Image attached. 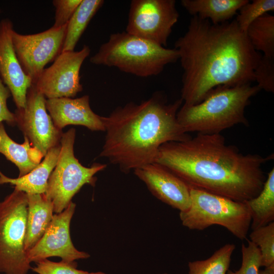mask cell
I'll list each match as a JSON object with an SVG mask.
<instances>
[{"mask_svg": "<svg viewBox=\"0 0 274 274\" xmlns=\"http://www.w3.org/2000/svg\"><path fill=\"white\" fill-rule=\"evenodd\" d=\"M235 249L234 244H226L205 260L189 262V274H226Z\"/></svg>", "mask_w": 274, "mask_h": 274, "instance_id": "obj_24", "label": "cell"}, {"mask_svg": "<svg viewBox=\"0 0 274 274\" xmlns=\"http://www.w3.org/2000/svg\"><path fill=\"white\" fill-rule=\"evenodd\" d=\"M104 3L102 0H82L66 24L61 52L74 51L90 20Z\"/></svg>", "mask_w": 274, "mask_h": 274, "instance_id": "obj_22", "label": "cell"}, {"mask_svg": "<svg viewBox=\"0 0 274 274\" xmlns=\"http://www.w3.org/2000/svg\"><path fill=\"white\" fill-rule=\"evenodd\" d=\"M179 59L178 50L168 49L126 31L111 34L90 58L91 63L118 68L140 77L156 76Z\"/></svg>", "mask_w": 274, "mask_h": 274, "instance_id": "obj_5", "label": "cell"}, {"mask_svg": "<svg viewBox=\"0 0 274 274\" xmlns=\"http://www.w3.org/2000/svg\"><path fill=\"white\" fill-rule=\"evenodd\" d=\"M76 204L71 202L61 212L55 213L44 234L37 243L27 252L30 263L37 262L51 257H58L65 262L86 259L90 255L77 250L70 235V224Z\"/></svg>", "mask_w": 274, "mask_h": 274, "instance_id": "obj_13", "label": "cell"}, {"mask_svg": "<svg viewBox=\"0 0 274 274\" xmlns=\"http://www.w3.org/2000/svg\"><path fill=\"white\" fill-rule=\"evenodd\" d=\"M31 269L38 274H106L101 271L90 272L78 269L75 261L54 262L48 259L36 262V266Z\"/></svg>", "mask_w": 274, "mask_h": 274, "instance_id": "obj_27", "label": "cell"}, {"mask_svg": "<svg viewBox=\"0 0 274 274\" xmlns=\"http://www.w3.org/2000/svg\"><path fill=\"white\" fill-rule=\"evenodd\" d=\"M27 195L14 189L0 202V272L27 274L31 269L25 250Z\"/></svg>", "mask_w": 274, "mask_h": 274, "instance_id": "obj_8", "label": "cell"}, {"mask_svg": "<svg viewBox=\"0 0 274 274\" xmlns=\"http://www.w3.org/2000/svg\"><path fill=\"white\" fill-rule=\"evenodd\" d=\"M133 173L162 202L180 212L189 208L190 186L165 166L154 162L134 169Z\"/></svg>", "mask_w": 274, "mask_h": 274, "instance_id": "obj_14", "label": "cell"}, {"mask_svg": "<svg viewBox=\"0 0 274 274\" xmlns=\"http://www.w3.org/2000/svg\"><path fill=\"white\" fill-rule=\"evenodd\" d=\"M0 153L18 167V177L29 173L44 157L26 137L24 136L23 144L13 141L7 134L3 123H0Z\"/></svg>", "mask_w": 274, "mask_h": 274, "instance_id": "obj_19", "label": "cell"}, {"mask_svg": "<svg viewBox=\"0 0 274 274\" xmlns=\"http://www.w3.org/2000/svg\"><path fill=\"white\" fill-rule=\"evenodd\" d=\"M61 148L60 143L50 149L42 161L27 174L10 178L0 170V185L10 184L14 189L26 194H44L49 178L57 163Z\"/></svg>", "mask_w": 274, "mask_h": 274, "instance_id": "obj_17", "label": "cell"}, {"mask_svg": "<svg viewBox=\"0 0 274 274\" xmlns=\"http://www.w3.org/2000/svg\"><path fill=\"white\" fill-rule=\"evenodd\" d=\"M183 102L180 98L168 104L157 92L140 103L128 102L101 116L106 135L99 156L125 174L154 162L162 144L191 138L177 118Z\"/></svg>", "mask_w": 274, "mask_h": 274, "instance_id": "obj_3", "label": "cell"}, {"mask_svg": "<svg viewBox=\"0 0 274 274\" xmlns=\"http://www.w3.org/2000/svg\"><path fill=\"white\" fill-rule=\"evenodd\" d=\"M254 81L261 89L274 92V57L262 55L254 72Z\"/></svg>", "mask_w": 274, "mask_h": 274, "instance_id": "obj_29", "label": "cell"}, {"mask_svg": "<svg viewBox=\"0 0 274 274\" xmlns=\"http://www.w3.org/2000/svg\"><path fill=\"white\" fill-rule=\"evenodd\" d=\"M13 24L8 18L0 21V78L9 89L17 109L24 108L31 79L24 72L12 39Z\"/></svg>", "mask_w": 274, "mask_h": 274, "instance_id": "obj_15", "label": "cell"}, {"mask_svg": "<svg viewBox=\"0 0 274 274\" xmlns=\"http://www.w3.org/2000/svg\"><path fill=\"white\" fill-rule=\"evenodd\" d=\"M274 10L273 0H254L248 2L239 10L235 20L241 30L246 31L255 20Z\"/></svg>", "mask_w": 274, "mask_h": 274, "instance_id": "obj_26", "label": "cell"}, {"mask_svg": "<svg viewBox=\"0 0 274 274\" xmlns=\"http://www.w3.org/2000/svg\"><path fill=\"white\" fill-rule=\"evenodd\" d=\"M248 0H182V6L192 16L219 24L232 19Z\"/></svg>", "mask_w": 274, "mask_h": 274, "instance_id": "obj_20", "label": "cell"}, {"mask_svg": "<svg viewBox=\"0 0 274 274\" xmlns=\"http://www.w3.org/2000/svg\"><path fill=\"white\" fill-rule=\"evenodd\" d=\"M242 245V261L239 269L235 271L228 270L226 274H258L261 267V254L258 248L251 241Z\"/></svg>", "mask_w": 274, "mask_h": 274, "instance_id": "obj_28", "label": "cell"}, {"mask_svg": "<svg viewBox=\"0 0 274 274\" xmlns=\"http://www.w3.org/2000/svg\"><path fill=\"white\" fill-rule=\"evenodd\" d=\"M75 138L73 128L63 133L58 160L48 181L45 194L52 202L55 213L63 211L84 185L94 186L95 174L107 167V164L99 163H94L90 167L83 165L74 154Z\"/></svg>", "mask_w": 274, "mask_h": 274, "instance_id": "obj_7", "label": "cell"}, {"mask_svg": "<svg viewBox=\"0 0 274 274\" xmlns=\"http://www.w3.org/2000/svg\"><path fill=\"white\" fill-rule=\"evenodd\" d=\"M45 97L32 84L24 108L14 113L16 124L31 144L44 155L60 143L63 132L54 125L46 109Z\"/></svg>", "mask_w": 274, "mask_h": 274, "instance_id": "obj_12", "label": "cell"}, {"mask_svg": "<svg viewBox=\"0 0 274 274\" xmlns=\"http://www.w3.org/2000/svg\"><path fill=\"white\" fill-rule=\"evenodd\" d=\"M260 90L251 83L217 87L199 103L183 104L177 113L178 122L186 133L209 134L220 133L238 124L247 125L245 109Z\"/></svg>", "mask_w": 274, "mask_h": 274, "instance_id": "obj_4", "label": "cell"}, {"mask_svg": "<svg viewBox=\"0 0 274 274\" xmlns=\"http://www.w3.org/2000/svg\"><path fill=\"white\" fill-rule=\"evenodd\" d=\"M82 0H54V23L52 27H61L66 25L76 11Z\"/></svg>", "mask_w": 274, "mask_h": 274, "instance_id": "obj_30", "label": "cell"}, {"mask_svg": "<svg viewBox=\"0 0 274 274\" xmlns=\"http://www.w3.org/2000/svg\"><path fill=\"white\" fill-rule=\"evenodd\" d=\"M271 156L243 154L223 135L198 133L159 148L155 162L167 167L190 187L245 202L256 197L266 180L262 165Z\"/></svg>", "mask_w": 274, "mask_h": 274, "instance_id": "obj_2", "label": "cell"}, {"mask_svg": "<svg viewBox=\"0 0 274 274\" xmlns=\"http://www.w3.org/2000/svg\"><path fill=\"white\" fill-rule=\"evenodd\" d=\"M175 0H133L126 32L165 47L179 14Z\"/></svg>", "mask_w": 274, "mask_h": 274, "instance_id": "obj_9", "label": "cell"}, {"mask_svg": "<svg viewBox=\"0 0 274 274\" xmlns=\"http://www.w3.org/2000/svg\"><path fill=\"white\" fill-rule=\"evenodd\" d=\"M11 95L9 89L0 78V123L5 121L14 125L16 124L15 114L7 106V100Z\"/></svg>", "mask_w": 274, "mask_h": 274, "instance_id": "obj_31", "label": "cell"}, {"mask_svg": "<svg viewBox=\"0 0 274 274\" xmlns=\"http://www.w3.org/2000/svg\"><path fill=\"white\" fill-rule=\"evenodd\" d=\"M190 207L179 214L184 226L190 230H203L218 225L238 239L247 238L251 216L246 201H235L190 187Z\"/></svg>", "mask_w": 274, "mask_h": 274, "instance_id": "obj_6", "label": "cell"}, {"mask_svg": "<svg viewBox=\"0 0 274 274\" xmlns=\"http://www.w3.org/2000/svg\"><path fill=\"white\" fill-rule=\"evenodd\" d=\"M66 25L59 28L51 27L41 32L22 35L12 32L14 48L24 72L33 83L49 62L60 54Z\"/></svg>", "mask_w": 274, "mask_h": 274, "instance_id": "obj_10", "label": "cell"}, {"mask_svg": "<svg viewBox=\"0 0 274 274\" xmlns=\"http://www.w3.org/2000/svg\"><path fill=\"white\" fill-rule=\"evenodd\" d=\"M249 208L252 230L274 221V168L268 173L263 188L254 198L246 201Z\"/></svg>", "mask_w": 274, "mask_h": 274, "instance_id": "obj_21", "label": "cell"}, {"mask_svg": "<svg viewBox=\"0 0 274 274\" xmlns=\"http://www.w3.org/2000/svg\"><path fill=\"white\" fill-rule=\"evenodd\" d=\"M27 209L25 250L31 249L41 239L53 216L52 202L44 194H26Z\"/></svg>", "mask_w": 274, "mask_h": 274, "instance_id": "obj_18", "label": "cell"}, {"mask_svg": "<svg viewBox=\"0 0 274 274\" xmlns=\"http://www.w3.org/2000/svg\"><path fill=\"white\" fill-rule=\"evenodd\" d=\"M175 48L183 70L181 98L187 105L199 103L218 86L251 83L262 56L235 19L213 24L192 16Z\"/></svg>", "mask_w": 274, "mask_h": 274, "instance_id": "obj_1", "label": "cell"}, {"mask_svg": "<svg viewBox=\"0 0 274 274\" xmlns=\"http://www.w3.org/2000/svg\"><path fill=\"white\" fill-rule=\"evenodd\" d=\"M163 274H167V273H163Z\"/></svg>", "mask_w": 274, "mask_h": 274, "instance_id": "obj_34", "label": "cell"}, {"mask_svg": "<svg viewBox=\"0 0 274 274\" xmlns=\"http://www.w3.org/2000/svg\"><path fill=\"white\" fill-rule=\"evenodd\" d=\"M46 109L54 125L62 130L69 125H81L92 131H105L101 116L91 109L88 95L73 98L47 99Z\"/></svg>", "mask_w": 274, "mask_h": 274, "instance_id": "obj_16", "label": "cell"}, {"mask_svg": "<svg viewBox=\"0 0 274 274\" xmlns=\"http://www.w3.org/2000/svg\"><path fill=\"white\" fill-rule=\"evenodd\" d=\"M253 48L274 57V16L266 14L253 21L246 31Z\"/></svg>", "mask_w": 274, "mask_h": 274, "instance_id": "obj_23", "label": "cell"}, {"mask_svg": "<svg viewBox=\"0 0 274 274\" xmlns=\"http://www.w3.org/2000/svg\"><path fill=\"white\" fill-rule=\"evenodd\" d=\"M1 8H0V13H1Z\"/></svg>", "mask_w": 274, "mask_h": 274, "instance_id": "obj_33", "label": "cell"}, {"mask_svg": "<svg viewBox=\"0 0 274 274\" xmlns=\"http://www.w3.org/2000/svg\"><path fill=\"white\" fill-rule=\"evenodd\" d=\"M263 270H259L258 274H274V263L264 267Z\"/></svg>", "mask_w": 274, "mask_h": 274, "instance_id": "obj_32", "label": "cell"}, {"mask_svg": "<svg viewBox=\"0 0 274 274\" xmlns=\"http://www.w3.org/2000/svg\"><path fill=\"white\" fill-rule=\"evenodd\" d=\"M90 53V48L87 45L79 51L60 53L32 84L47 99L74 97L83 90L80 71Z\"/></svg>", "mask_w": 274, "mask_h": 274, "instance_id": "obj_11", "label": "cell"}, {"mask_svg": "<svg viewBox=\"0 0 274 274\" xmlns=\"http://www.w3.org/2000/svg\"><path fill=\"white\" fill-rule=\"evenodd\" d=\"M249 237L260 250L261 266L266 267L274 263V222L252 230Z\"/></svg>", "mask_w": 274, "mask_h": 274, "instance_id": "obj_25", "label": "cell"}]
</instances>
